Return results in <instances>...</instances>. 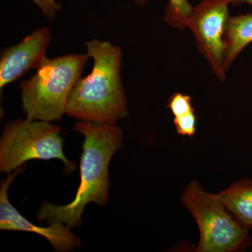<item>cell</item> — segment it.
Here are the masks:
<instances>
[{"label": "cell", "instance_id": "cell-1", "mask_svg": "<svg viewBox=\"0 0 252 252\" xmlns=\"http://www.w3.org/2000/svg\"><path fill=\"white\" fill-rule=\"evenodd\" d=\"M74 130L84 136L80 160V185L75 198L65 205L43 203L38 220L63 223L69 228L80 226L88 204L104 205L109 200V165L122 147L124 134L115 124L78 122Z\"/></svg>", "mask_w": 252, "mask_h": 252}, {"label": "cell", "instance_id": "cell-2", "mask_svg": "<svg viewBox=\"0 0 252 252\" xmlns=\"http://www.w3.org/2000/svg\"><path fill=\"white\" fill-rule=\"evenodd\" d=\"M94 67L79 79L68 99L65 114L82 122L116 124L127 116V99L122 78V52L108 41L86 42Z\"/></svg>", "mask_w": 252, "mask_h": 252}, {"label": "cell", "instance_id": "cell-3", "mask_svg": "<svg viewBox=\"0 0 252 252\" xmlns=\"http://www.w3.org/2000/svg\"><path fill=\"white\" fill-rule=\"evenodd\" d=\"M87 54L46 58L34 75L21 83V99L26 119L53 122L65 114L73 88L80 79Z\"/></svg>", "mask_w": 252, "mask_h": 252}, {"label": "cell", "instance_id": "cell-4", "mask_svg": "<svg viewBox=\"0 0 252 252\" xmlns=\"http://www.w3.org/2000/svg\"><path fill=\"white\" fill-rule=\"evenodd\" d=\"M182 201L198 226L197 252H238L251 246L250 230L235 220L215 193L207 192L199 182L189 184Z\"/></svg>", "mask_w": 252, "mask_h": 252}, {"label": "cell", "instance_id": "cell-5", "mask_svg": "<svg viewBox=\"0 0 252 252\" xmlns=\"http://www.w3.org/2000/svg\"><path fill=\"white\" fill-rule=\"evenodd\" d=\"M61 127L43 121L18 119L8 123L0 141V171L10 173L31 160L59 159L70 173L75 164L63 151Z\"/></svg>", "mask_w": 252, "mask_h": 252}, {"label": "cell", "instance_id": "cell-6", "mask_svg": "<svg viewBox=\"0 0 252 252\" xmlns=\"http://www.w3.org/2000/svg\"><path fill=\"white\" fill-rule=\"evenodd\" d=\"M232 0H203L193 6L188 28L197 46L220 80L225 79V35Z\"/></svg>", "mask_w": 252, "mask_h": 252}, {"label": "cell", "instance_id": "cell-7", "mask_svg": "<svg viewBox=\"0 0 252 252\" xmlns=\"http://www.w3.org/2000/svg\"><path fill=\"white\" fill-rule=\"evenodd\" d=\"M25 169L18 168L9 174L0 187V229L32 232L42 235L49 240L58 252H69L81 245V240L71 232L70 228L63 223H51L50 227H39L26 220L10 203L8 193L10 185L16 176Z\"/></svg>", "mask_w": 252, "mask_h": 252}, {"label": "cell", "instance_id": "cell-8", "mask_svg": "<svg viewBox=\"0 0 252 252\" xmlns=\"http://www.w3.org/2000/svg\"><path fill=\"white\" fill-rule=\"evenodd\" d=\"M52 39L49 28L33 32L16 45L3 50L0 59V89L22 77L32 69H37L46 59Z\"/></svg>", "mask_w": 252, "mask_h": 252}, {"label": "cell", "instance_id": "cell-9", "mask_svg": "<svg viewBox=\"0 0 252 252\" xmlns=\"http://www.w3.org/2000/svg\"><path fill=\"white\" fill-rule=\"evenodd\" d=\"M215 195L240 224L252 228V180L242 179Z\"/></svg>", "mask_w": 252, "mask_h": 252}, {"label": "cell", "instance_id": "cell-10", "mask_svg": "<svg viewBox=\"0 0 252 252\" xmlns=\"http://www.w3.org/2000/svg\"><path fill=\"white\" fill-rule=\"evenodd\" d=\"M225 42L224 68L227 72L243 50L252 42V13L230 16Z\"/></svg>", "mask_w": 252, "mask_h": 252}, {"label": "cell", "instance_id": "cell-11", "mask_svg": "<svg viewBox=\"0 0 252 252\" xmlns=\"http://www.w3.org/2000/svg\"><path fill=\"white\" fill-rule=\"evenodd\" d=\"M139 5H144L147 0H135ZM193 6L188 0H169L164 14V21L175 29L188 28L189 20L193 13Z\"/></svg>", "mask_w": 252, "mask_h": 252}, {"label": "cell", "instance_id": "cell-12", "mask_svg": "<svg viewBox=\"0 0 252 252\" xmlns=\"http://www.w3.org/2000/svg\"><path fill=\"white\" fill-rule=\"evenodd\" d=\"M167 108L170 109L174 117H181L195 111L190 96L180 92H175L172 94Z\"/></svg>", "mask_w": 252, "mask_h": 252}, {"label": "cell", "instance_id": "cell-13", "mask_svg": "<svg viewBox=\"0 0 252 252\" xmlns=\"http://www.w3.org/2000/svg\"><path fill=\"white\" fill-rule=\"evenodd\" d=\"M174 124L177 134L192 138L195 135L197 127L195 111L181 117H174Z\"/></svg>", "mask_w": 252, "mask_h": 252}, {"label": "cell", "instance_id": "cell-14", "mask_svg": "<svg viewBox=\"0 0 252 252\" xmlns=\"http://www.w3.org/2000/svg\"><path fill=\"white\" fill-rule=\"evenodd\" d=\"M49 19H54L61 6L55 0H32Z\"/></svg>", "mask_w": 252, "mask_h": 252}, {"label": "cell", "instance_id": "cell-15", "mask_svg": "<svg viewBox=\"0 0 252 252\" xmlns=\"http://www.w3.org/2000/svg\"><path fill=\"white\" fill-rule=\"evenodd\" d=\"M243 4H248L252 6V0H232L231 5L233 6H240Z\"/></svg>", "mask_w": 252, "mask_h": 252}]
</instances>
